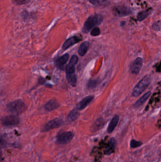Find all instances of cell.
<instances>
[{
	"mask_svg": "<svg viewBox=\"0 0 161 162\" xmlns=\"http://www.w3.org/2000/svg\"><path fill=\"white\" fill-rule=\"evenodd\" d=\"M103 20V17L101 15L95 14L91 15L85 21L82 32L84 33H88L94 27L101 24Z\"/></svg>",
	"mask_w": 161,
	"mask_h": 162,
	"instance_id": "obj_1",
	"label": "cell"
},
{
	"mask_svg": "<svg viewBox=\"0 0 161 162\" xmlns=\"http://www.w3.org/2000/svg\"><path fill=\"white\" fill-rule=\"evenodd\" d=\"M25 103L21 99H17L11 102L7 105V109L11 114L18 115L22 113L27 110Z\"/></svg>",
	"mask_w": 161,
	"mask_h": 162,
	"instance_id": "obj_2",
	"label": "cell"
},
{
	"mask_svg": "<svg viewBox=\"0 0 161 162\" xmlns=\"http://www.w3.org/2000/svg\"><path fill=\"white\" fill-rule=\"evenodd\" d=\"M150 82L151 79L149 76L148 75L145 76L133 89L132 91V96L136 97L139 96L142 93H143L145 90L147 89V88L150 84Z\"/></svg>",
	"mask_w": 161,
	"mask_h": 162,
	"instance_id": "obj_3",
	"label": "cell"
},
{
	"mask_svg": "<svg viewBox=\"0 0 161 162\" xmlns=\"http://www.w3.org/2000/svg\"><path fill=\"white\" fill-rule=\"evenodd\" d=\"M1 123L4 126L17 125L20 122V118L17 115H10L2 118Z\"/></svg>",
	"mask_w": 161,
	"mask_h": 162,
	"instance_id": "obj_4",
	"label": "cell"
},
{
	"mask_svg": "<svg viewBox=\"0 0 161 162\" xmlns=\"http://www.w3.org/2000/svg\"><path fill=\"white\" fill-rule=\"evenodd\" d=\"M113 14L118 17H124L131 14V9L124 5L115 6L113 10Z\"/></svg>",
	"mask_w": 161,
	"mask_h": 162,
	"instance_id": "obj_5",
	"label": "cell"
},
{
	"mask_svg": "<svg viewBox=\"0 0 161 162\" xmlns=\"http://www.w3.org/2000/svg\"><path fill=\"white\" fill-rule=\"evenodd\" d=\"M74 136V134L71 131L63 132L57 136V142L60 144H65L72 141Z\"/></svg>",
	"mask_w": 161,
	"mask_h": 162,
	"instance_id": "obj_6",
	"label": "cell"
},
{
	"mask_svg": "<svg viewBox=\"0 0 161 162\" xmlns=\"http://www.w3.org/2000/svg\"><path fill=\"white\" fill-rule=\"evenodd\" d=\"M63 121L62 119H54L46 123L42 128V131L43 132H47L48 131L60 127L63 125Z\"/></svg>",
	"mask_w": 161,
	"mask_h": 162,
	"instance_id": "obj_7",
	"label": "cell"
},
{
	"mask_svg": "<svg viewBox=\"0 0 161 162\" xmlns=\"http://www.w3.org/2000/svg\"><path fill=\"white\" fill-rule=\"evenodd\" d=\"M143 61L141 57L136 58L130 65V69L131 73L133 74H139L142 67Z\"/></svg>",
	"mask_w": 161,
	"mask_h": 162,
	"instance_id": "obj_8",
	"label": "cell"
},
{
	"mask_svg": "<svg viewBox=\"0 0 161 162\" xmlns=\"http://www.w3.org/2000/svg\"><path fill=\"white\" fill-rule=\"evenodd\" d=\"M81 40V39L78 36H75L71 37L65 41L63 45V50H66L71 46L75 45V44L79 42Z\"/></svg>",
	"mask_w": 161,
	"mask_h": 162,
	"instance_id": "obj_9",
	"label": "cell"
},
{
	"mask_svg": "<svg viewBox=\"0 0 161 162\" xmlns=\"http://www.w3.org/2000/svg\"><path fill=\"white\" fill-rule=\"evenodd\" d=\"M94 99V96H89L83 99L77 105V109L78 110H82L86 108Z\"/></svg>",
	"mask_w": 161,
	"mask_h": 162,
	"instance_id": "obj_10",
	"label": "cell"
},
{
	"mask_svg": "<svg viewBox=\"0 0 161 162\" xmlns=\"http://www.w3.org/2000/svg\"><path fill=\"white\" fill-rule=\"evenodd\" d=\"M119 117L118 115H115L113 118L111 120V122L109 124L107 128V132L109 133H111L113 132L115 127L117 125L119 121Z\"/></svg>",
	"mask_w": 161,
	"mask_h": 162,
	"instance_id": "obj_11",
	"label": "cell"
},
{
	"mask_svg": "<svg viewBox=\"0 0 161 162\" xmlns=\"http://www.w3.org/2000/svg\"><path fill=\"white\" fill-rule=\"evenodd\" d=\"M60 105L57 101L51 100L46 103L45 106V109L47 111H54L59 107Z\"/></svg>",
	"mask_w": 161,
	"mask_h": 162,
	"instance_id": "obj_12",
	"label": "cell"
},
{
	"mask_svg": "<svg viewBox=\"0 0 161 162\" xmlns=\"http://www.w3.org/2000/svg\"><path fill=\"white\" fill-rule=\"evenodd\" d=\"M116 145V141L114 138H111L109 142L108 146L105 150V154H110L113 153Z\"/></svg>",
	"mask_w": 161,
	"mask_h": 162,
	"instance_id": "obj_13",
	"label": "cell"
},
{
	"mask_svg": "<svg viewBox=\"0 0 161 162\" xmlns=\"http://www.w3.org/2000/svg\"><path fill=\"white\" fill-rule=\"evenodd\" d=\"M151 94V92H147L144 95H143L137 102H136L134 105V107L136 108L140 107L142 104H143L144 103L146 102L147 99L149 98Z\"/></svg>",
	"mask_w": 161,
	"mask_h": 162,
	"instance_id": "obj_14",
	"label": "cell"
},
{
	"mask_svg": "<svg viewBox=\"0 0 161 162\" xmlns=\"http://www.w3.org/2000/svg\"><path fill=\"white\" fill-rule=\"evenodd\" d=\"M89 41H85L81 44L79 49H78V54L80 56H84L87 52V50L89 49Z\"/></svg>",
	"mask_w": 161,
	"mask_h": 162,
	"instance_id": "obj_15",
	"label": "cell"
},
{
	"mask_svg": "<svg viewBox=\"0 0 161 162\" xmlns=\"http://www.w3.org/2000/svg\"><path fill=\"white\" fill-rule=\"evenodd\" d=\"M69 58V55L68 54H65L63 56L60 57L58 58L56 61V64L58 67H60L63 66L64 65H65Z\"/></svg>",
	"mask_w": 161,
	"mask_h": 162,
	"instance_id": "obj_16",
	"label": "cell"
},
{
	"mask_svg": "<svg viewBox=\"0 0 161 162\" xmlns=\"http://www.w3.org/2000/svg\"><path fill=\"white\" fill-rule=\"evenodd\" d=\"M80 115V112L77 109H74L70 112L68 116V120L70 122H72L76 120Z\"/></svg>",
	"mask_w": 161,
	"mask_h": 162,
	"instance_id": "obj_17",
	"label": "cell"
},
{
	"mask_svg": "<svg viewBox=\"0 0 161 162\" xmlns=\"http://www.w3.org/2000/svg\"><path fill=\"white\" fill-rule=\"evenodd\" d=\"M152 11L148 9L144 11H141L139 13L137 16V19L139 21H143L151 14Z\"/></svg>",
	"mask_w": 161,
	"mask_h": 162,
	"instance_id": "obj_18",
	"label": "cell"
},
{
	"mask_svg": "<svg viewBox=\"0 0 161 162\" xmlns=\"http://www.w3.org/2000/svg\"><path fill=\"white\" fill-rule=\"evenodd\" d=\"M67 79L70 85L72 87H76L77 84V77L75 74L67 75Z\"/></svg>",
	"mask_w": 161,
	"mask_h": 162,
	"instance_id": "obj_19",
	"label": "cell"
},
{
	"mask_svg": "<svg viewBox=\"0 0 161 162\" xmlns=\"http://www.w3.org/2000/svg\"><path fill=\"white\" fill-rule=\"evenodd\" d=\"M89 2L94 5L101 6L107 5L109 3L108 0H89Z\"/></svg>",
	"mask_w": 161,
	"mask_h": 162,
	"instance_id": "obj_20",
	"label": "cell"
},
{
	"mask_svg": "<svg viewBox=\"0 0 161 162\" xmlns=\"http://www.w3.org/2000/svg\"><path fill=\"white\" fill-rule=\"evenodd\" d=\"M66 74L67 75H71V74H75V65L72 63H69L66 67Z\"/></svg>",
	"mask_w": 161,
	"mask_h": 162,
	"instance_id": "obj_21",
	"label": "cell"
},
{
	"mask_svg": "<svg viewBox=\"0 0 161 162\" xmlns=\"http://www.w3.org/2000/svg\"><path fill=\"white\" fill-rule=\"evenodd\" d=\"M103 121L102 120H98L94 123V125L92 126V129L94 131L98 130L103 125Z\"/></svg>",
	"mask_w": 161,
	"mask_h": 162,
	"instance_id": "obj_22",
	"label": "cell"
},
{
	"mask_svg": "<svg viewBox=\"0 0 161 162\" xmlns=\"http://www.w3.org/2000/svg\"><path fill=\"white\" fill-rule=\"evenodd\" d=\"M100 29L98 27H94L91 31L90 34L94 37L99 36L100 34Z\"/></svg>",
	"mask_w": 161,
	"mask_h": 162,
	"instance_id": "obj_23",
	"label": "cell"
},
{
	"mask_svg": "<svg viewBox=\"0 0 161 162\" xmlns=\"http://www.w3.org/2000/svg\"><path fill=\"white\" fill-rule=\"evenodd\" d=\"M142 145V143L141 142L136 141V140L134 139L131 140V141H130V146L131 148H138L139 146H141Z\"/></svg>",
	"mask_w": 161,
	"mask_h": 162,
	"instance_id": "obj_24",
	"label": "cell"
},
{
	"mask_svg": "<svg viewBox=\"0 0 161 162\" xmlns=\"http://www.w3.org/2000/svg\"><path fill=\"white\" fill-rule=\"evenodd\" d=\"M30 0H13V2L18 5H26L30 2Z\"/></svg>",
	"mask_w": 161,
	"mask_h": 162,
	"instance_id": "obj_25",
	"label": "cell"
},
{
	"mask_svg": "<svg viewBox=\"0 0 161 162\" xmlns=\"http://www.w3.org/2000/svg\"><path fill=\"white\" fill-rule=\"evenodd\" d=\"M98 82L97 80H90L87 84V86L89 88H94L98 85Z\"/></svg>",
	"mask_w": 161,
	"mask_h": 162,
	"instance_id": "obj_26",
	"label": "cell"
},
{
	"mask_svg": "<svg viewBox=\"0 0 161 162\" xmlns=\"http://www.w3.org/2000/svg\"><path fill=\"white\" fill-rule=\"evenodd\" d=\"M78 58L77 56L76 55H73L71 58L69 63H72V64H73V65H76L77 64L78 62Z\"/></svg>",
	"mask_w": 161,
	"mask_h": 162,
	"instance_id": "obj_27",
	"label": "cell"
}]
</instances>
